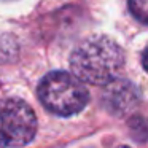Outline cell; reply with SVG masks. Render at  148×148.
Returning <instances> with one entry per match:
<instances>
[{"label": "cell", "mask_w": 148, "mask_h": 148, "mask_svg": "<svg viewBox=\"0 0 148 148\" xmlns=\"http://www.w3.org/2000/svg\"><path fill=\"white\" fill-rule=\"evenodd\" d=\"M119 148H129V147H119Z\"/></svg>", "instance_id": "6"}, {"label": "cell", "mask_w": 148, "mask_h": 148, "mask_svg": "<svg viewBox=\"0 0 148 148\" xmlns=\"http://www.w3.org/2000/svg\"><path fill=\"white\" fill-rule=\"evenodd\" d=\"M129 10L135 19L148 23V0H129Z\"/></svg>", "instance_id": "5"}, {"label": "cell", "mask_w": 148, "mask_h": 148, "mask_svg": "<svg viewBox=\"0 0 148 148\" xmlns=\"http://www.w3.org/2000/svg\"><path fill=\"white\" fill-rule=\"evenodd\" d=\"M40 102L46 110L59 116L80 113L89 102V91L83 81L69 72H49L37 88Z\"/></svg>", "instance_id": "2"}, {"label": "cell", "mask_w": 148, "mask_h": 148, "mask_svg": "<svg viewBox=\"0 0 148 148\" xmlns=\"http://www.w3.org/2000/svg\"><path fill=\"white\" fill-rule=\"evenodd\" d=\"M140 102V91L126 78H115L107 83L102 92V103L115 116H124L135 108Z\"/></svg>", "instance_id": "4"}, {"label": "cell", "mask_w": 148, "mask_h": 148, "mask_svg": "<svg viewBox=\"0 0 148 148\" xmlns=\"http://www.w3.org/2000/svg\"><path fill=\"white\" fill-rule=\"evenodd\" d=\"M70 67L80 81L107 84L118 78L124 67V53L108 37H91L73 49Z\"/></svg>", "instance_id": "1"}, {"label": "cell", "mask_w": 148, "mask_h": 148, "mask_svg": "<svg viewBox=\"0 0 148 148\" xmlns=\"http://www.w3.org/2000/svg\"><path fill=\"white\" fill-rule=\"evenodd\" d=\"M35 134V113L24 100H0V148H21L30 143Z\"/></svg>", "instance_id": "3"}]
</instances>
